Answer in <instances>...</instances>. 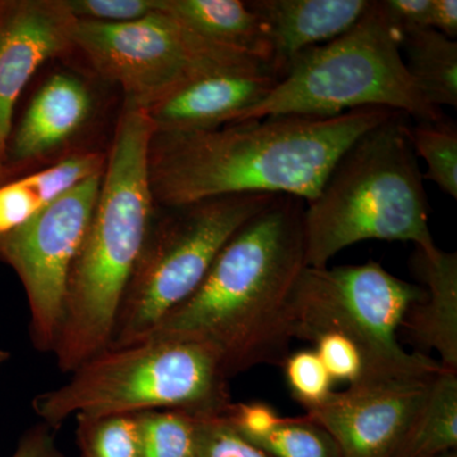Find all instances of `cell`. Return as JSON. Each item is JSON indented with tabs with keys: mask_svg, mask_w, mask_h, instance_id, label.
Returning <instances> with one entry per match:
<instances>
[{
	"mask_svg": "<svg viewBox=\"0 0 457 457\" xmlns=\"http://www.w3.org/2000/svg\"><path fill=\"white\" fill-rule=\"evenodd\" d=\"M251 442L270 457H341L332 436L306 414L284 417L275 428Z\"/></svg>",
	"mask_w": 457,
	"mask_h": 457,
	"instance_id": "obj_24",
	"label": "cell"
},
{
	"mask_svg": "<svg viewBox=\"0 0 457 457\" xmlns=\"http://www.w3.org/2000/svg\"><path fill=\"white\" fill-rule=\"evenodd\" d=\"M78 18L66 0H0V159L17 99L45 62L73 49Z\"/></svg>",
	"mask_w": 457,
	"mask_h": 457,
	"instance_id": "obj_12",
	"label": "cell"
},
{
	"mask_svg": "<svg viewBox=\"0 0 457 457\" xmlns=\"http://www.w3.org/2000/svg\"><path fill=\"white\" fill-rule=\"evenodd\" d=\"M102 174H93L4 236L0 261L16 272L29 309V337L41 353H53L71 267L82 245L101 189Z\"/></svg>",
	"mask_w": 457,
	"mask_h": 457,
	"instance_id": "obj_10",
	"label": "cell"
},
{
	"mask_svg": "<svg viewBox=\"0 0 457 457\" xmlns=\"http://www.w3.org/2000/svg\"><path fill=\"white\" fill-rule=\"evenodd\" d=\"M423 296L425 288L396 278L378 262L306 267L294 295V338L345 336L362 356L361 380L433 378L444 366L420 352L409 353L396 336L411 306Z\"/></svg>",
	"mask_w": 457,
	"mask_h": 457,
	"instance_id": "obj_7",
	"label": "cell"
},
{
	"mask_svg": "<svg viewBox=\"0 0 457 457\" xmlns=\"http://www.w3.org/2000/svg\"><path fill=\"white\" fill-rule=\"evenodd\" d=\"M278 195L210 198L152 221L114 324L110 347L145 339L203 284L228 239ZM108 347V348H110Z\"/></svg>",
	"mask_w": 457,
	"mask_h": 457,
	"instance_id": "obj_8",
	"label": "cell"
},
{
	"mask_svg": "<svg viewBox=\"0 0 457 457\" xmlns=\"http://www.w3.org/2000/svg\"><path fill=\"white\" fill-rule=\"evenodd\" d=\"M314 351L326 366L333 380L356 384L363 376V360L359 348L338 333H323L315 337Z\"/></svg>",
	"mask_w": 457,
	"mask_h": 457,
	"instance_id": "obj_27",
	"label": "cell"
},
{
	"mask_svg": "<svg viewBox=\"0 0 457 457\" xmlns=\"http://www.w3.org/2000/svg\"><path fill=\"white\" fill-rule=\"evenodd\" d=\"M141 457H198L197 416L182 411L137 414Z\"/></svg>",
	"mask_w": 457,
	"mask_h": 457,
	"instance_id": "obj_21",
	"label": "cell"
},
{
	"mask_svg": "<svg viewBox=\"0 0 457 457\" xmlns=\"http://www.w3.org/2000/svg\"><path fill=\"white\" fill-rule=\"evenodd\" d=\"M425 296L413 303L400 329L422 350H433L445 369L457 372V254L438 249L426 254L417 249L411 258Z\"/></svg>",
	"mask_w": 457,
	"mask_h": 457,
	"instance_id": "obj_15",
	"label": "cell"
},
{
	"mask_svg": "<svg viewBox=\"0 0 457 457\" xmlns=\"http://www.w3.org/2000/svg\"><path fill=\"white\" fill-rule=\"evenodd\" d=\"M104 156L82 153L0 186V237L32 219L56 197L104 170Z\"/></svg>",
	"mask_w": 457,
	"mask_h": 457,
	"instance_id": "obj_18",
	"label": "cell"
},
{
	"mask_svg": "<svg viewBox=\"0 0 457 457\" xmlns=\"http://www.w3.org/2000/svg\"><path fill=\"white\" fill-rule=\"evenodd\" d=\"M270 68L204 75L146 110L155 132L209 131L236 122L278 82Z\"/></svg>",
	"mask_w": 457,
	"mask_h": 457,
	"instance_id": "obj_13",
	"label": "cell"
},
{
	"mask_svg": "<svg viewBox=\"0 0 457 457\" xmlns=\"http://www.w3.org/2000/svg\"><path fill=\"white\" fill-rule=\"evenodd\" d=\"M155 129L145 110L125 104L101 189L71 267L53 354L65 374L112 342L123 295L153 221L149 150Z\"/></svg>",
	"mask_w": 457,
	"mask_h": 457,
	"instance_id": "obj_3",
	"label": "cell"
},
{
	"mask_svg": "<svg viewBox=\"0 0 457 457\" xmlns=\"http://www.w3.org/2000/svg\"><path fill=\"white\" fill-rule=\"evenodd\" d=\"M360 108L398 111L417 122L446 119L409 74L383 2H372L339 37L295 57L270 95L233 123L288 114L338 116Z\"/></svg>",
	"mask_w": 457,
	"mask_h": 457,
	"instance_id": "obj_6",
	"label": "cell"
},
{
	"mask_svg": "<svg viewBox=\"0 0 457 457\" xmlns=\"http://www.w3.org/2000/svg\"><path fill=\"white\" fill-rule=\"evenodd\" d=\"M161 9L204 40L253 56L272 68L269 36L248 3L242 0H161Z\"/></svg>",
	"mask_w": 457,
	"mask_h": 457,
	"instance_id": "obj_17",
	"label": "cell"
},
{
	"mask_svg": "<svg viewBox=\"0 0 457 457\" xmlns=\"http://www.w3.org/2000/svg\"><path fill=\"white\" fill-rule=\"evenodd\" d=\"M405 117L395 112L354 141L306 203L308 267L326 269L343 249L366 240L411 242L426 254L438 251Z\"/></svg>",
	"mask_w": 457,
	"mask_h": 457,
	"instance_id": "obj_4",
	"label": "cell"
},
{
	"mask_svg": "<svg viewBox=\"0 0 457 457\" xmlns=\"http://www.w3.org/2000/svg\"><path fill=\"white\" fill-rule=\"evenodd\" d=\"M383 4L399 37L416 29H431L432 0H385Z\"/></svg>",
	"mask_w": 457,
	"mask_h": 457,
	"instance_id": "obj_30",
	"label": "cell"
},
{
	"mask_svg": "<svg viewBox=\"0 0 457 457\" xmlns=\"http://www.w3.org/2000/svg\"><path fill=\"white\" fill-rule=\"evenodd\" d=\"M78 20L125 23L161 11V0H66Z\"/></svg>",
	"mask_w": 457,
	"mask_h": 457,
	"instance_id": "obj_28",
	"label": "cell"
},
{
	"mask_svg": "<svg viewBox=\"0 0 457 457\" xmlns=\"http://www.w3.org/2000/svg\"><path fill=\"white\" fill-rule=\"evenodd\" d=\"M409 74L433 107H457V42L433 29L400 37Z\"/></svg>",
	"mask_w": 457,
	"mask_h": 457,
	"instance_id": "obj_19",
	"label": "cell"
},
{
	"mask_svg": "<svg viewBox=\"0 0 457 457\" xmlns=\"http://www.w3.org/2000/svg\"><path fill=\"white\" fill-rule=\"evenodd\" d=\"M433 378L360 380L306 416L332 436L341 457H395Z\"/></svg>",
	"mask_w": 457,
	"mask_h": 457,
	"instance_id": "obj_11",
	"label": "cell"
},
{
	"mask_svg": "<svg viewBox=\"0 0 457 457\" xmlns=\"http://www.w3.org/2000/svg\"><path fill=\"white\" fill-rule=\"evenodd\" d=\"M457 449V372L435 376L395 457H435Z\"/></svg>",
	"mask_w": 457,
	"mask_h": 457,
	"instance_id": "obj_20",
	"label": "cell"
},
{
	"mask_svg": "<svg viewBox=\"0 0 457 457\" xmlns=\"http://www.w3.org/2000/svg\"><path fill=\"white\" fill-rule=\"evenodd\" d=\"M9 357H11V353H9L8 351L3 350V348H0V365H3V363L7 362Z\"/></svg>",
	"mask_w": 457,
	"mask_h": 457,
	"instance_id": "obj_34",
	"label": "cell"
},
{
	"mask_svg": "<svg viewBox=\"0 0 457 457\" xmlns=\"http://www.w3.org/2000/svg\"><path fill=\"white\" fill-rule=\"evenodd\" d=\"M77 442L82 457H141L137 414L77 417Z\"/></svg>",
	"mask_w": 457,
	"mask_h": 457,
	"instance_id": "obj_23",
	"label": "cell"
},
{
	"mask_svg": "<svg viewBox=\"0 0 457 457\" xmlns=\"http://www.w3.org/2000/svg\"><path fill=\"white\" fill-rule=\"evenodd\" d=\"M431 29L455 40L457 37L456 0H432Z\"/></svg>",
	"mask_w": 457,
	"mask_h": 457,
	"instance_id": "obj_32",
	"label": "cell"
},
{
	"mask_svg": "<svg viewBox=\"0 0 457 457\" xmlns=\"http://www.w3.org/2000/svg\"><path fill=\"white\" fill-rule=\"evenodd\" d=\"M222 416L228 425L249 441L270 432L284 418L272 405L264 402L231 403Z\"/></svg>",
	"mask_w": 457,
	"mask_h": 457,
	"instance_id": "obj_29",
	"label": "cell"
},
{
	"mask_svg": "<svg viewBox=\"0 0 457 457\" xmlns=\"http://www.w3.org/2000/svg\"><path fill=\"white\" fill-rule=\"evenodd\" d=\"M398 111L330 117L270 116L209 131L155 132L149 150L154 203L186 206L234 195H287L309 203L337 161Z\"/></svg>",
	"mask_w": 457,
	"mask_h": 457,
	"instance_id": "obj_1",
	"label": "cell"
},
{
	"mask_svg": "<svg viewBox=\"0 0 457 457\" xmlns=\"http://www.w3.org/2000/svg\"><path fill=\"white\" fill-rule=\"evenodd\" d=\"M74 46L102 77L121 87L126 104L145 111L204 75L270 68L253 56L204 40L162 9L132 22L78 20Z\"/></svg>",
	"mask_w": 457,
	"mask_h": 457,
	"instance_id": "obj_9",
	"label": "cell"
},
{
	"mask_svg": "<svg viewBox=\"0 0 457 457\" xmlns=\"http://www.w3.org/2000/svg\"><path fill=\"white\" fill-rule=\"evenodd\" d=\"M272 47V69L279 78L303 51L335 40L366 13L370 0H251Z\"/></svg>",
	"mask_w": 457,
	"mask_h": 457,
	"instance_id": "obj_14",
	"label": "cell"
},
{
	"mask_svg": "<svg viewBox=\"0 0 457 457\" xmlns=\"http://www.w3.org/2000/svg\"><path fill=\"white\" fill-rule=\"evenodd\" d=\"M198 457H270L243 437L222 414L197 416Z\"/></svg>",
	"mask_w": 457,
	"mask_h": 457,
	"instance_id": "obj_26",
	"label": "cell"
},
{
	"mask_svg": "<svg viewBox=\"0 0 457 457\" xmlns=\"http://www.w3.org/2000/svg\"><path fill=\"white\" fill-rule=\"evenodd\" d=\"M90 108L88 89L78 78L54 75L38 90L9 137L5 162L26 163L56 149L79 130Z\"/></svg>",
	"mask_w": 457,
	"mask_h": 457,
	"instance_id": "obj_16",
	"label": "cell"
},
{
	"mask_svg": "<svg viewBox=\"0 0 457 457\" xmlns=\"http://www.w3.org/2000/svg\"><path fill=\"white\" fill-rule=\"evenodd\" d=\"M11 457H65L57 447L54 429L40 423L32 427L21 437L16 451Z\"/></svg>",
	"mask_w": 457,
	"mask_h": 457,
	"instance_id": "obj_31",
	"label": "cell"
},
{
	"mask_svg": "<svg viewBox=\"0 0 457 457\" xmlns=\"http://www.w3.org/2000/svg\"><path fill=\"white\" fill-rule=\"evenodd\" d=\"M435 457H457V451H450V453H442V455Z\"/></svg>",
	"mask_w": 457,
	"mask_h": 457,
	"instance_id": "obj_35",
	"label": "cell"
},
{
	"mask_svg": "<svg viewBox=\"0 0 457 457\" xmlns=\"http://www.w3.org/2000/svg\"><path fill=\"white\" fill-rule=\"evenodd\" d=\"M7 177V167L0 159V186L4 185V179Z\"/></svg>",
	"mask_w": 457,
	"mask_h": 457,
	"instance_id": "obj_33",
	"label": "cell"
},
{
	"mask_svg": "<svg viewBox=\"0 0 457 457\" xmlns=\"http://www.w3.org/2000/svg\"><path fill=\"white\" fill-rule=\"evenodd\" d=\"M409 140L417 156L425 159L423 179L432 180L445 194L457 198V129L449 119L409 126Z\"/></svg>",
	"mask_w": 457,
	"mask_h": 457,
	"instance_id": "obj_22",
	"label": "cell"
},
{
	"mask_svg": "<svg viewBox=\"0 0 457 457\" xmlns=\"http://www.w3.org/2000/svg\"><path fill=\"white\" fill-rule=\"evenodd\" d=\"M218 353L182 337H147L110 347L71 372L68 383L33 399L42 423L59 428L71 417L182 411L218 416L231 404Z\"/></svg>",
	"mask_w": 457,
	"mask_h": 457,
	"instance_id": "obj_5",
	"label": "cell"
},
{
	"mask_svg": "<svg viewBox=\"0 0 457 457\" xmlns=\"http://www.w3.org/2000/svg\"><path fill=\"white\" fill-rule=\"evenodd\" d=\"M303 212L305 201L278 195L228 239L200 287L147 337L204 343L228 378L282 366L295 339V290L308 267Z\"/></svg>",
	"mask_w": 457,
	"mask_h": 457,
	"instance_id": "obj_2",
	"label": "cell"
},
{
	"mask_svg": "<svg viewBox=\"0 0 457 457\" xmlns=\"http://www.w3.org/2000/svg\"><path fill=\"white\" fill-rule=\"evenodd\" d=\"M281 368L291 395L306 411L323 404L333 393L335 380L314 350L288 353Z\"/></svg>",
	"mask_w": 457,
	"mask_h": 457,
	"instance_id": "obj_25",
	"label": "cell"
}]
</instances>
